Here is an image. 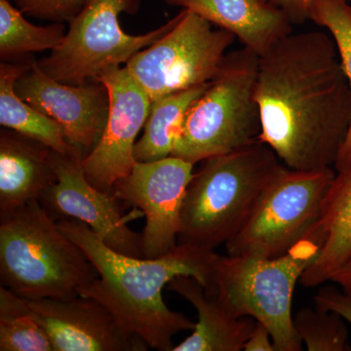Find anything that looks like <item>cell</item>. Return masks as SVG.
<instances>
[{
    "instance_id": "obj_1",
    "label": "cell",
    "mask_w": 351,
    "mask_h": 351,
    "mask_svg": "<svg viewBox=\"0 0 351 351\" xmlns=\"http://www.w3.org/2000/svg\"><path fill=\"white\" fill-rule=\"evenodd\" d=\"M258 140L295 170L335 166L351 122V93L331 34L283 36L258 55Z\"/></svg>"
},
{
    "instance_id": "obj_2",
    "label": "cell",
    "mask_w": 351,
    "mask_h": 351,
    "mask_svg": "<svg viewBox=\"0 0 351 351\" xmlns=\"http://www.w3.org/2000/svg\"><path fill=\"white\" fill-rule=\"evenodd\" d=\"M57 226L84 252L98 272L93 282L80 288L78 295L107 306L127 332L149 348L172 351L176 335L195 329V323L166 306L162 290L175 277L186 276L199 281L210 292L219 257L216 252L178 244L159 258L131 257L112 250L82 221L64 219Z\"/></svg>"
},
{
    "instance_id": "obj_3",
    "label": "cell",
    "mask_w": 351,
    "mask_h": 351,
    "mask_svg": "<svg viewBox=\"0 0 351 351\" xmlns=\"http://www.w3.org/2000/svg\"><path fill=\"white\" fill-rule=\"evenodd\" d=\"M98 272L38 200L0 215V281L27 300L69 299Z\"/></svg>"
},
{
    "instance_id": "obj_4",
    "label": "cell",
    "mask_w": 351,
    "mask_h": 351,
    "mask_svg": "<svg viewBox=\"0 0 351 351\" xmlns=\"http://www.w3.org/2000/svg\"><path fill=\"white\" fill-rule=\"evenodd\" d=\"M281 161L261 141L205 159L184 196L178 244L212 249L232 239Z\"/></svg>"
},
{
    "instance_id": "obj_5",
    "label": "cell",
    "mask_w": 351,
    "mask_h": 351,
    "mask_svg": "<svg viewBox=\"0 0 351 351\" xmlns=\"http://www.w3.org/2000/svg\"><path fill=\"white\" fill-rule=\"evenodd\" d=\"M320 246L304 239L279 257L219 256L214 272L215 295L230 315L249 316L269 329L276 351H300L294 328L293 295L302 274L318 257Z\"/></svg>"
},
{
    "instance_id": "obj_6",
    "label": "cell",
    "mask_w": 351,
    "mask_h": 351,
    "mask_svg": "<svg viewBox=\"0 0 351 351\" xmlns=\"http://www.w3.org/2000/svg\"><path fill=\"white\" fill-rule=\"evenodd\" d=\"M258 55L250 48L226 54L206 91L189 108L171 156L193 164L258 142Z\"/></svg>"
},
{
    "instance_id": "obj_7",
    "label": "cell",
    "mask_w": 351,
    "mask_h": 351,
    "mask_svg": "<svg viewBox=\"0 0 351 351\" xmlns=\"http://www.w3.org/2000/svg\"><path fill=\"white\" fill-rule=\"evenodd\" d=\"M336 170L302 171L281 163L239 232L226 243L228 256L276 258L308 239L322 215Z\"/></svg>"
},
{
    "instance_id": "obj_8",
    "label": "cell",
    "mask_w": 351,
    "mask_h": 351,
    "mask_svg": "<svg viewBox=\"0 0 351 351\" xmlns=\"http://www.w3.org/2000/svg\"><path fill=\"white\" fill-rule=\"evenodd\" d=\"M141 0H86L80 13L69 22L62 43L39 68L57 82L80 85L101 75L149 47L174 27L178 15L154 31L131 36L121 29L119 16L134 15Z\"/></svg>"
},
{
    "instance_id": "obj_9",
    "label": "cell",
    "mask_w": 351,
    "mask_h": 351,
    "mask_svg": "<svg viewBox=\"0 0 351 351\" xmlns=\"http://www.w3.org/2000/svg\"><path fill=\"white\" fill-rule=\"evenodd\" d=\"M234 34L182 9L174 27L127 62L132 77L152 101L211 82L219 73Z\"/></svg>"
},
{
    "instance_id": "obj_10",
    "label": "cell",
    "mask_w": 351,
    "mask_h": 351,
    "mask_svg": "<svg viewBox=\"0 0 351 351\" xmlns=\"http://www.w3.org/2000/svg\"><path fill=\"white\" fill-rule=\"evenodd\" d=\"M86 154L75 147L69 154L54 152L57 181L39 198V203L56 223L76 219L86 223L112 250L131 257L144 258L142 234L127 223L144 217L141 210L122 213L120 201L112 193L92 186L82 167Z\"/></svg>"
},
{
    "instance_id": "obj_11",
    "label": "cell",
    "mask_w": 351,
    "mask_h": 351,
    "mask_svg": "<svg viewBox=\"0 0 351 351\" xmlns=\"http://www.w3.org/2000/svg\"><path fill=\"white\" fill-rule=\"evenodd\" d=\"M195 164L175 156L137 161L130 173L117 182L112 195L144 213L143 255L156 258L178 245L182 209Z\"/></svg>"
},
{
    "instance_id": "obj_12",
    "label": "cell",
    "mask_w": 351,
    "mask_h": 351,
    "mask_svg": "<svg viewBox=\"0 0 351 351\" xmlns=\"http://www.w3.org/2000/svg\"><path fill=\"white\" fill-rule=\"evenodd\" d=\"M97 80L108 88L110 112L103 135L83 158L82 167L92 186L112 193L117 182L137 162L134 149L149 117L152 100L125 66L108 69Z\"/></svg>"
},
{
    "instance_id": "obj_13",
    "label": "cell",
    "mask_w": 351,
    "mask_h": 351,
    "mask_svg": "<svg viewBox=\"0 0 351 351\" xmlns=\"http://www.w3.org/2000/svg\"><path fill=\"white\" fill-rule=\"evenodd\" d=\"M18 96L61 125L71 145L89 154L107 124L110 94L99 80L80 85L57 82L32 62L31 69L15 83Z\"/></svg>"
},
{
    "instance_id": "obj_14",
    "label": "cell",
    "mask_w": 351,
    "mask_h": 351,
    "mask_svg": "<svg viewBox=\"0 0 351 351\" xmlns=\"http://www.w3.org/2000/svg\"><path fill=\"white\" fill-rule=\"evenodd\" d=\"M54 351H145L149 346L93 298L27 300Z\"/></svg>"
},
{
    "instance_id": "obj_15",
    "label": "cell",
    "mask_w": 351,
    "mask_h": 351,
    "mask_svg": "<svg viewBox=\"0 0 351 351\" xmlns=\"http://www.w3.org/2000/svg\"><path fill=\"white\" fill-rule=\"evenodd\" d=\"M54 151L10 129L0 132V215L39 200L57 181Z\"/></svg>"
},
{
    "instance_id": "obj_16",
    "label": "cell",
    "mask_w": 351,
    "mask_h": 351,
    "mask_svg": "<svg viewBox=\"0 0 351 351\" xmlns=\"http://www.w3.org/2000/svg\"><path fill=\"white\" fill-rule=\"evenodd\" d=\"M234 34L245 47L263 54L292 32L287 16L265 0H164Z\"/></svg>"
},
{
    "instance_id": "obj_17",
    "label": "cell",
    "mask_w": 351,
    "mask_h": 351,
    "mask_svg": "<svg viewBox=\"0 0 351 351\" xmlns=\"http://www.w3.org/2000/svg\"><path fill=\"white\" fill-rule=\"evenodd\" d=\"M308 239L317 242L320 251L300 282L314 288L331 281L351 255V165L336 172L319 221Z\"/></svg>"
},
{
    "instance_id": "obj_18",
    "label": "cell",
    "mask_w": 351,
    "mask_h": 351,
    "mask_svg": "<svg viewBox=\"0 0 351 351\" xmlns=\"http://www.w3.org/2000/svg\"><path fill=\"white\" fill-rule=\"evenodd\" d=\"M197 311L198 322L193 334L172 351H241L256 325L254 318L230 315L215 295L191 276L175 277L168 284Z\"/></svg>"
},
{
    "instance_id": "obj_19",
    "label": "cell",
    "mask_w": 351,
    "mask_h": 351,
    "mask_svg": "<svg viewBox=\"0 0 351 351\" xmlns=\"http://www.w3.org/2000/svg\"><path fill=\"white\" fill-rule=\"evenodd\" d=\"M32 62H2L0 64V124L58 154H69L75 147L69 144L61 125L16 93V82L31 69Z\"/></svg>"
},
{
    "instance_id": "obj_20",
    "label": "cell",
    "mask_w": 351,
    "mask_h": 351,
    "mask_svg": "<svg viewBox=\"0 0 351 351\" xmlns=\"http://www.w3.org/2000/svg\"><path fill=\"white\" fill-rule=\"evenodd\" d=\"M209 84L189 88L152 101L144 133L134 149L136 160L149 162L171 156L181 135L186 112Z\"/></svg>"
},
{
    "instance_id": "obj_21",
    "label": "cell",
    "mask_w": 351,
    "mask_h": 351,
    "mask_svg": "<svg viewBox=\"0 0 351 351\" xmlns=\"http://www.w3.org/2000/svg\"><path fill=\"white\" fill-rule=\"evenodd\" d=\"M64 23L41 27L32 24L10 0H0V57L2 61L24 62L34 53L53 51L66 36Z\"/></svg>"
},
{
    "instance_id": "obj_22",
    "label": "cell",
    "mask_w": 351,
    "mask_h": 351,
    "mask_svg": "<svg viewBox=\"0 0 351 351\" xmlns=\"http://www.w3.org/2000/svg\"><path fill=\"white\" fill-rule=\"evenodd\" d=\"M0 351H54L29 301L0 286Z\"/></svg>"
},
{
    "instance_id": "obj_23",
    "label": "cell",
    "mask_w": 351,
    "mask_h": 351,
    "mask_svg": "<svg viewBox=\"0 0 351 351\" xmlns=\"http://www.w3.org/2000/svg\"><path fill=\"white\" fill-rule=\"evenodd\" d=\"M308 19L327 29L338 48L339 60L348 80L351 93V4L348 0H313ZM351 165V122L345 144L335 164L336 172Z\"/></svg>"
},
{
    "instance_id": "obj_24",
    "label": "cell",
    "mask_w": 351,
    "mask_h": 351,
    "mask_svg": "<svg viewBox=\"0 0 351 351\" xmlns=\"http://www.w3.org/2000/svg\"><path fill=\"white\" fill-rule=\"evenodd\" d=\"M343 320L332 311L304 307L294 316V328L308 351L350 350Z\"/></svg>"
},
{
    "instance_id": "obj_25",
    "label": "cell",
    "mask_w": 351,
    "mask_h": 351,
    "mask_svg": "<svg viewBox=\"0 0 351 351\" xmlns=\"http://www.w3.org/2000/svg\"><path fill=\"white\" fill-rule=\"evenodd\" d=\"M19 10L36 19L51 23H69L86 0H10Z\"/></svg>"
},
{
    "instance_id": "obj_26",
    "label": "cell",
    "mask_w": 351,
    "mask_h": 351,
    "mask_svg": "<svg viewBox=\"0 0 351 351\" xmlns=\"http://www.w3.org/2000/svg\"><path fill=\"white\" fill-rule=\"evenodd\" d=\"M314 304L323 311L339 314L351 325V295L335 286H322L314 297Z\"/></svg>"
},
{
    "instance_id": "obj_27",
    "label": "cell",
    "mask_w": 351,
    "mask_h": 351,
    "mask_svg": "<svg viewBox=\"0 0 351 351\" xmlns=\"http://www.w3.org/2000/svg\"><path fill=\"white\" fill-rule=\"evenodd\" d=\"M282 11L292 24H302L308 19L309 9L313 0H265ZM351 3V0H348Z\"/></svg>"
},
{
    "instance_id": "obj_28",
    "label": "cell",
    "mask_w": 351,
    "mask_h": 351,
    "mask_svg": "<svg viewBox=\"0 0 351 351\" xmlns=\"http://www.w3.org/2000/svg\"><path fill=\"white\" fill-rule=\"evenodd\" d=\"M245 351H276L271 335L265 325L256 321L255 327L250 337L245 343Z\"/></svg>"
},
{
    "instance_id": "obj_29",
    "label": "cell",
    "mask_w": 351,
    "mask_h": 351,
    "mask_svg": "<svg viewBox=\"0 0 351 351\" xmlns=\"http://www.w3.org/2000/svg\"><path fill=\"white\" fill-rule=\"evenodd\" d=\"M332 282L339 284L343 291L351 295V255L341 265V269L334 274Z\"/></svg>"
}]
</instances>
